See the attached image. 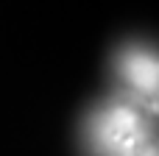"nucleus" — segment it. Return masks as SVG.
<instances>
[{"instance_id": "f257e3e1", "label": "nucleus", "mask_w": 159, "mask_h": 156, "mask_svg": "<svg viewBox=\"0 0 159 156\" xmlns=\"http://www.w3.org/2000/svg\"><path fill=\"white\" fill-rule=\"evenodd\" d=\"M84 137L92 156H154L143 117H137L129 106L112 103L98 109L87 120Z\"/></svg>"}]
</instances>
